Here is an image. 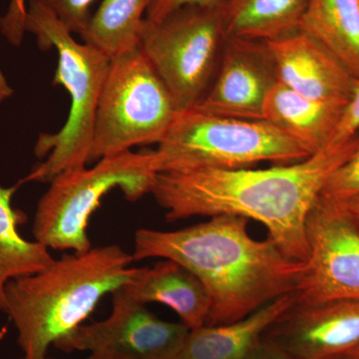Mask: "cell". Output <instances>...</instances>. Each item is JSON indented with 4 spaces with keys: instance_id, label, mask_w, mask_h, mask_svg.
Segmentation results:
<instances>
[{
    "instance_id": "cell-13",
    "label": "cell",
    "mask_w": 359,
    "mask_h": 359,
    "mask_svg": "<svg viewBox=\"0 0 359 359\" xmlns=\"http://www.w3.org/2000/svg\"><path fill=\"white\" fill-rule=\"evenodd\" d=\"M264 42L278 81L314 100L348 102L358 78L325 45L299 30Z\"/></svg>"
},
{
    "instance_id": "cell-19",
    "label": "cell",
    "mask_w": 359,
    "mask_h": 359,
    "mask_svg": "<svg viewBox=\"0 0 359 359\" xmlns=\"http://www.w3.org/2000/svg\"><path fill=\"white\" fill-rule=\"evenodd\" d=\"M18 186L0 187V311H4V287L9 280L39 273L54 261L48 248L26 240L18 231L25 217L13 205Z\"/></svg>"
},
{
    "instance_id": "cell-12",
    "label": "cell",
    "mask_w": 359,
    "mask_h": 359,
    "mask_svg": "<svg viewBox=\"0 0 359 359\" xmlns=\"http://www.w3.org/2000/svg\"><path fill=\"white\" fill-rule=\"evenodd\" d=\"M276 81L266 42L226 37L214 81L194 108L222 117L262 120L264 100Z\"/></svg>"
},
{
    "instance_id": "cell-22",
    "label": "cell",
    "mask_w": 359,
    "mask_h": 359,
    "mask_svg": "<svg viewBox=\"0 0 359 359\" xmlns=\"http://www.w3.org/2000/svg\"><path fill=\"white\" fill-rule=\"evenodd\" d=\"M42 6L55 14L73 34H83L90 18L92 4L95 0H39Z\"/></svg>"
},
{
    "instance_id": "cell-14",
    "label": "cell",
    "mask_w": 359,
    "mask_h": 359,
    "mask_svg": "<svg viewBox=\"0 0 359 359\" xmlns=\"http://www.w3.org/2000/svg\"><path fill=\"white\" fill-rule=\"evenodd\" d=\"M123 290L135 301L158 302L173 309L189 330L204 327L211 299L205 285L183 266L164 259L152 268H142L139 276Z\"/></svg>"
},
{
    "instance_id": "cell-26",
    "label": "cell",
    "mask_w": 359,
    "mask_h": 359,
    "mask_svg": "<svg viewBox=\"0 0 359 359\" xmlns=\"http://www.w3.org/2000/svg\"><path fill=\"white\" fill-rule=\"evenodd\" d=\"M13 93V86L9 83L4 70L0 67V105L11 98Z\"/></svg>"
},
{
    "instance_id": "cell-27",
    "label": "cell",
    "mask_w": 359,
    "mask_h": 359,
    "mask_svg": "<svg viewBox=\"0 0 359 359\" xmlns=\"http://www.w3.org/2000/svg\"><path fill=\"white\" fill-rule=\"evenodd\" d=\"M342 203L346 205L347 211L351 212V216L359 224V197Z\"/></svg>"
},
{
    "instance_id": "cell-9",
    "label": "cell",
    "mask_w": 359,
    "mask_h": 359,
    "mask_svg": "<svg viewBox=\"0 0 359 359\" xmlns=\"http://www.w3.org/2000/svg\"><path fill=\"white\" fill-rule=\"evenodd\" d=\"M309 257L295 304L359 299V224L342 202L320 196L306 223Z\"/></svg>"
},
{
    "instance_id": "cell-7",
    "label": "cell",
    "mask_w": 359,
    "mask_h": 359,
    "mask_svg": "<svg viewBox=\"0 0 359 359\" xmlns=\"http://www.w3.org/2000/svg\"><path fill=\"white\" fill-rule=\"evenodd\" d=\"M179 110L140 47L111 59L97 107L89 163L159 144Z\"/></svg>"
},
{
    "instance_id": "cell-20",
    "label": "cell",
    "mask_w": 359,
    "mask_h": 359,
    "mask_svg": "<svg viewBox=\"0 0 359 359\" xmlns=\"http://www.w3.org/2000/svg\"><path fill=\"white\" fill-rule=\"evenodd\" d=\"M152 0H103L81 35L110 59L138 48Z\"/></svg>"
},
{
    "instance_id": "cell-30",
    "label": "cell",
    "mask_w": 359,
    "mask_h": 359,
    "mask_svg": "<svg viewBox=\"0 0 359 359\" xmlns=\"http://www.w3.org/2000/svg\"><path fill=\"white\" fill-rule=\"evenodd\" d=\"M108 359V358H107Z\"/></svg>"
},
{
    "instance_id": "cell-25",
    "label": "cell",
    "mask_w": 359,
    "mask_h": 359,
    "mask_svg": "<svg viewBox=\"0 0 359 359\" xmlns=\"http://www.w3.org/2000/svg\"><path fill=\"white\" fill-rule=\"evenodd\" d=\"M247 359H297L278 348L275 344L262 339Z\"/></svg>"
},
{
    "instance_id": "cell-4",
    "label": "cell",
    "mask_w": 359,
    "mask_h": 359,
    "mask_svg": "<svg viewBox=\"0 0 359 359\" xmlns=\"http://www.w3.org/2000/svg\"><path fill=\"white\" fill-rule=\"evenodd\" d=\"M25 30L36 37L40 49L57 52L53 84L65 87L71 99L62 128L56 133L42 134L36 142L35 155L46 160L23 180L50 183L62 172L88 164L97 107L111 59L95 47L77 42L73 33L39 0H29Z\"/></svg>"
},
{
    "instance_id": "cell-28",
    "label": "cell",
    "mask_w": 359,
    "mask_h": 359,
    "mask_svg": "<svg viewBox=\"0 0 359 359\" xmlns=\"http://www.w3.org/2000/svg\"><path fill=\"white\" fill-rule=\"evenodd\" d=\"M340 359H359V346L353 348V351H349L344 358Z\"/></svg>"
},
{
    "instance_id": "cell-1",
    "label": "cell",
    "mask_w": 359,
    "mask_h": 359,
    "mask_svg": "<svg viewBox=\"0 0 359 359\" xmlns=\"http://www.w3.org/2000/svg\"><path fill=\"white\" fill-rule=\"evenodd\" d=\"M358 137L334 144L292 164L268 169H205L164 172L151 193L169 222L231 215L259 222L290 259L306 263V223L327 180L344 164Z\"/></svg>"
},
{
    "instance_id": "cell-6",
    "label": "cell",
    "mask_w": 359,
    "mask_h": 359,
    "mask_svg": "<svg viewBox=\"0 0 359 359\" xmlns=\"http://www.w3.org/2000/svg\"><path fill=\"white\" fill-rule=\"evenodd\" d=\"M154 154L158 172L242 169L263 162L285 165L306 159L299 142L264 120L179 111Z\"/></svg>"
},
{
    "instance_id": "cell-29",
    "label": "cell",
    "mask_w": 359,
    "mask_h": 359,
    "mask_svg": "<svg viewBox=\"0 0 359 359\" xmlns=\"http://www.w3.org/2000/svg\"><path fill=\"white\" fill-rule=\"evenodd\" d=\"M85 359H107V358H105L104 355H101V354L98 353H91L88 356V358Z\"/></svg>"
},
{
    "instance_id": "cell-10",
    "label": "cell",
    "mask_w": 359,
    "mask_h": 359,
    "mask_svg": "<svg viewBox=\"0 0 359 359\" xmlns=\"http://www.w3.org/2000/svg\"><path fill=\"white\" fill-rule=\"evenodd\" d=\"M112 295L109 318L80 325L54 346L65 353L89 351L108 359H173L190 330L184 323L160 320L123 287Z\"/></svg>"
},
{
    "instance_id": "cell-5",
    "label": "cell",
    "mask_w": 359,
    "mask_h": 359,
    "mask_svg": "<svg viewBox=\"0 0 359 359\" xmlns=\"http://www.w3.org/2000/svg\"><path fill=\"white\" fill-rule=\"evenodd\" d=\"M158 174L154 150H131L97 161L92 168L62 172L37 204L32 226L35 241L48 249L88 252L90 218L103 198L120 189L125 199L136 202L151 193Z\"/></svg>"
},
{
    "instance_id": "cell-18",
    "label": "cell",
    "mask_w": 359,
    "mask_h": 359,
    "mask_svg": "<svg viewBox=\"0 0 359 359\" xmlns=\"http://www.w3.org/2000/svg\"><path fill=\"white\" fill-rule=\"evenodd\" d=\"M306 0H229L224 6L228 39L268 41L297 32Z\"/></svg>"
},
{
    "instance_id": "cell-16",
    "label": "cell",
    "mask_w": 359,
    "mask_h": 359,
    "mask_svg": "<svg viewBox=\"0 0 359 359\" xmlns=\"http://www.w3.org/2000/svg\"><path fill=\"white\" fill-rule=\"evenodd\" d=\"M344 107L302 95L278 80L264 100L262 120L290 135L313 155L330 145Z\"/></svg>"
},
{
    "instance_id": "cell-23",
    "label": "cell",
    "mask_w": 359,
    "mask_h": 359,
    "mask_svg": "<svg viewBox=\"0 0 359 359\" xmlns=\"http://www.w3.org/2000/svg\"><path fill=\"white\" fill-rule=\"evenodd\" d=\"M359 130V78L342 112L330 145L344 143L355 136ZM328 145V146H330Z\"/></svg>"
},
{
    "instance_id": "cell-17",
    "label": "cell",
    "mask_w": 359,
    "mask_h": 359,
    "mask_svg": "<svg viewBox=\"0 0 359 359\" xmlns=\"http://www.w3.org/2000/svg\"><path fill=\"white\" fill-rule=\"evenodd\" d=\"M299 30L325 45L359 78V0H306Z\"/></svg>"
},
{
    "instance_id": "cell-24",
    "label": "cell",
    "mask_w": 359,
    "mask_h": 359,
    "mask_svg": "<svg viewBox=\"0 0 359 359\" xmlns=\"http://www.w3.org/2000/svg\"><path fill=\"white\" fill-rule=\"evenodd\" d=\"M229 0H152L146 14V22L156 23L186 6H223Z\"/></svg>"
},
{
    "instance_id": "cell-3",
    "label": "cell",
    "mask_w": 359,
    "mask_h": 359,
    "mask_svg": "<svg viewBox=\"0 0 359 359\" xmlns=\"http://www.w3.org/2000/svg\"><path fill=\"white\" fill-rule=\"evenodd\" d=\"M133 261L119 245L92 248L9 280L4 313L18 330L21 359H51V346L82 325L102 297L139 276L142 268L131 266Z\"/></svg>"
},
{
    "instance_id": "cell-15",
    "label": "cell",
    "mask_w": 359,
    "mask_h": 359,
    "mask_svg": "<svg viewBox=\"0 0 359 359\" xmlns=\"http://www.w3.org/2000/svg\"><path fill=\"white\" fill-rule=\"evenodd\" d=\"M294 302V294L283 295L243 320L190 330L173 359H247L264 332Z\"/></svg>"
},
{
    "instance_id": "cell-8",
    "label": "cell",
    "mask_w": 359,
    "mask_h": 359,
    "mask_svg": "<svg viewBox=\"0 0 359 359\" xmlns=\"http://www.w3.org/2000/svg\"><path fill=\"white\" fill-rule=\"evenodd\" d=\"M223 6H186L146 22L140 47L179 111L192 109L214 81L226 35Z\"/></svg>"
},
{
    "instance_id": "cell-21",
    "label": "cell",
    "mask_w": 359,
    "mask_h": 359,
    "mask_svg": "<svg viewBox=\"0 0 359 359\" xmlns=\"http://www.w3.org/2000/svg\"><path fill=\"white\" fill-rule=\"evenodd\" d=\"M358 144L353 154L332 174L321 196L327 199L346 202L359 197V130Z\"/></svg>"
},
{
    "instance_id": "cell-2",
    "label": "cell",
    "mask_w": 359,
    "mask_h": 359,
    "mask_svg": "<svg viewBox=\"0 0 359 359\" xmlns=\"http://www.w3.org/2000/svg\"><path fill=\"white\" fill-rule=\"evenodd\" d=\"M132 257L171 259L197 276L211 299L205 323L211 327L243 320L278 297L294 294L306 268L271 238H252L248 219L231 215L210 217L181 230L140 229Z\"/></svg>"
},
{
    "instance_id": "cell-11",
    "label": "cell",
    "mask_w": 359,
    "mask_h": 359,
    "mask_svg": "<svg viewBox=\"0 0 359 359\" xmlns=\"http://www.w3.org/2000/svg\"><path fill=\"white\" fill-rule=\"evenodd\" d=\"M263 339L297 359H340L359 346V299L294 304Z\"/></svg>"
}]
</instances>
